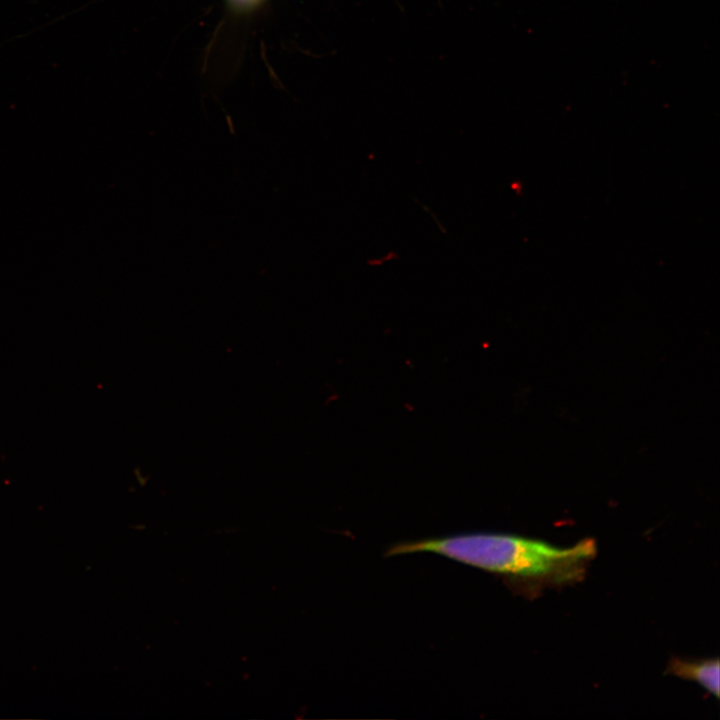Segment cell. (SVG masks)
<instances>
[{"label": "cell", "mask_w": 720, "mask_h": 720, "mask_svg": "<svg viewBox=\"0 0 720 720\" xmlns=\"http://www.w3.org/2000/svg\"><path fill=\"white\" fill-rule=\"evenodd\" d=\"M413 553L446 557L502 577L514 591L530 593L583 580L597 546L592 538L560 548L514 534L471 532L396 543L385 556Z\"/></svg>", "instance_id": "cell-1"}, {"label": "cell", "mask_w": 720, "mask_h": 720, "mask_svg": "<svg viewBox=\"0 0 720 720\" xmlns=\"http://www.w3.org/2000/svg\"><path fill=\"white\" fill-rule=\"evenodd\" d=\"M719 667L718 658L694 661L672 658L665 673L693 681L718 699L720 692Z\"/></svg>", "instance_id": "cell-2"}]
</instances>
